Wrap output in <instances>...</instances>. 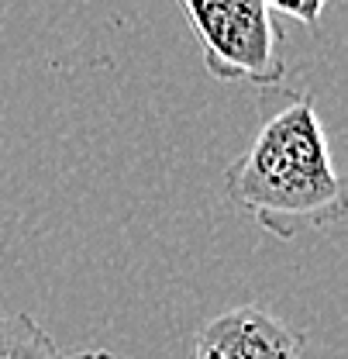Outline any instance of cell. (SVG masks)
<instances>
[{
  "label": "cell",
  "mask_w": 348,
  "mask_h": 359,
  "mask_svg": "<svg viewBox=\"0 0 348 359\" xmlns=\"http://www.w3.org/2000/svg\"><path fill=\"white\" fill-rule=\"evenodd\" d=\"M224 194L245 218L283 242L345 218V183L310 93L265 90L259 125L224 173Z\"/></svg>",
  "instance_id": "obj_1"
},
{
  "label": "cell",
  "mask_w": 348,
  "mask_h": 359,
  "mask_svg": "<svg viewBox=\"0 0 348 359\" xmlns=\"http://www.w3.org/2000/svg\"><path fill=\"white\" fill-rule=\"evenodd\" d=\"M204 52V69L221 83L279 87L286 76L283 32L262 0H179Z\"/></svg>",
  "instance_id": "obj_2"
},
{
  "label": "cell",
  "mask_w": 348,
  "mask_h": 359,
  "mask_svg": "<svg viewBox=\"0 0 348 359\" xmlns=\"http://www.w3.org/2000/svg\"><path fill=\"white\" fill-rule=\"evenodd\" d=\"M307 335L259 304H238L200 325L193 359H304Z\"/></svg>",
  "instance_id": "obj_3"
},
{
  "label": "cell",
  "mask_w": 348,
  "mask_h": 359,
  "mask_svg": "<svg viewBox=\"0 0 348 359\" xmlns=\"http://www.w3.org/2000/svg\"><path fill=\"white\" fill-rule=\"evenodd\" d=\"M0 359H62L55 339L25 311L0 314Z\"/></svg>",
  "instance_id": "obj_4"
},
{
  "label": "cell",
  "mask_w": 348,
  "mask_h": 359,
  "mask_svg": "<svg viewBox=\"0 0 348 359\" xmlns=\"http://www.w3.org/2000/svg\"><path fill=\"white\" fill-rule=\"evenodd\" d=\"M272 14H286L293 18L297 25H304L307 32H317L321 28V18L328 11L331 0H262Z\"/></svg>",
  "instance_id": "obj_5"
},
{
  "label": "cell",
  "mask_w": 348,
  "mask_h": 359,
  "mask_svg": "<svg viewBox=\"0 0 348 359\" xmlns=\"http://www.w3.org/2000/svg\"><path fill=\"white\" fill-rule=\"evenodd\" d=\"M62 359H118L107 349H90V353H76V356H62Z\"/></svg>",
  "instance_id": "obj_6"
}]
</instances>
